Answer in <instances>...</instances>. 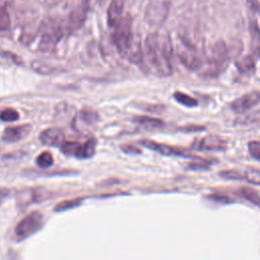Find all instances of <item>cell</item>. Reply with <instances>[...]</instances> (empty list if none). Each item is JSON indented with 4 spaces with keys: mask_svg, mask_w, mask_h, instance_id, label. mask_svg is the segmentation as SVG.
Instances as JSON below:
<instances>
[{
    "mask_svg": "<svg viewBox=\"0 0 260 260\" xmlns=\"http://www.w3.org/2000/svg\"><path fill=\"white\" fill-rule=\"evenodd\" d=\"M144 54L153 70L160 76L173 73V44L169 37L161 41L156 34H149L144 42Z\"/></svg>",
    "mask_w": 260,
    "mask_h": 260,
    "instance_id": "6da1fadb",
    "label": "cell"
},
{
    "mask_svg": "<svg viewBox=\"0 0 260 260\" xmlns=\"http://www.w3.org/2000/svg\"><path fill=\"white\" fill-rule=\"evenodd\" d=\"M229 64V52L226 45L222 41H217L211 49V56L207 63V69L204 74L208 77H214L222 72Z\"/></svg>",
    "mask_w": 260,
    "mask_h": 260,
    "instance_id": "7a4b0ae2",
    "label": "cell"
},
{
    "mask_svg": "<svg viewBox=\"0 0 260 260\" xmlns=\"http://www.w3.org/2000/svg\"><path fill=\"white\" fill-rule=\"evenodd\" d=\"M175 51L180 62L189 70H198L202 66L201 58L199 57L195 47L183 37H178L175 46Z\"/></svg>",
    "mask_w": 260,
    "mask_h": 260,
    "instance_id": "3957f363",
    "label": "cell"
},
{
    "mask_svg": "<svg viewBox=\"0 0 260 260\" xmlns=\"http://www.w3.org/2000/svg\"><path fill=\"white\" fill-rule=\"evenodd\" d=\"M132 32V21L129 16H123L114 26L113 41L118 51L124 56L134 40Z\"/></svg>",
    "mask_w": 260,
    "mask_h": 260,
    "instance_id": "277c9868",
    "label": "cell"
},
{
    "mask_svg": "<svg viewBox=\"0 0 260 260\" xmlns=\"http://www.w3.org/2000/svg\"><path fill=\"white\" fill-rule=\"evenodd\" d=\"M171 0H150L145 8L144 18L153 26L161 25L170 12Z\"/></svg>",
    "mask_w": 260,
    "mask_h": 260,
    "instance_id": "5b68a950",
    "label": "cell"
},
{
    "mask_svg": "<svg viewBox=\"0 0 260 260\" xmlns=\"http://www.w3.org/2000/svg\"><path fill=\"white\" fill-rule=\"evenodd\" d=\"M44 224V216L39 211L25 215L15 226V236L18 241H23L37 233Z\"/></svg>",
    "mask_w": 260,
    "mask_h": 260,
    "instance_id": "8992f818",
    "label": "cell"
},
{
    "mask_svg": "<svg viewBox=\"0 0 260 260\" xmlns=\"http://www.w3.org/2000/svg\"><path fill=\"white\" fill-rule=\"evenodd\" d=\"M53 196L52 192L44 188H25L17 193L16 203L20 208L48 200Z\"/></svg>",
    "mask_w": 260,
    "mask_h": 260,
    "instance_id": "52a82bcc",
    "label": "cell"
},
{
    "mask_svg": "<svg viewBox=\"0 0 260 260\" xmlns=\"http://www.w3.org/2000/svg\"><path fill=\"white\" fill-rule=\"evenodd\" d=\"M259 102L260 93L258 91H250L234 101L231 105V109L237 114H243L252 109Z\"/></svg>",
    "mask_w": 260,
    "mask_h": 260,
    "instance_id": "ba28073f",
    "label": "cell"
},
{
    "mask_svg": "<svg viewBox=\"0 0 260 260\" xmlns=\"http://www.w3.org/2000/svg\"><path fill=\"white\" fill-rule=\"evenodd\" d=\"M193 147L200 150H224L226 148V142L220 136L207 135L193 143Z\"/></svg>",
    "mask_w": 260,
    "mask_h": 260,
    "instance_id": "9c48e42d",
    "label": "cell"
},
{
    "mask_svg": "<svg viewBox=\"0 0 260 260\" xmlns=\"http://www.w3.org/2000/svg\"><path fill=\"white\" fill-rule=\"evenodd\" d=\"M30 130H31V126L28 124H21V125L7 127L3 132L2 140L9 143L22 140L29 134Z\"/></svg>",
    "mask_w": 260,
    "mask_h": 260,
    "instance_id": "30bf717a",
    "label": "cell"
},
{
    "mask_svg": "<svg viewBox=\"0 0 260 260\" xmlns=\"http://www.w3.org/2000/svg\"><path fill=\"white\" fill-rule=\"evenodd\" d=\"M40 140L48 146H61L65 141L64 132L60 128H49L40 134Z\"/></svg>",
    "mask_w": 260,
    "mask_h": 260,
    "instance_id": "8fae6325",
    "label": "cell"
},
{
    "mask_svg": "<svg viewBox=\"0 0 260 260\" xmlns=\"http://www.w3.org/2000/svg\"><path fill=\"white\" fill-rule=\"evenodd\" d=\"M140 143L151 149V150H154L160 154H164V155H181V156H191L189 155L188 153H185L183 150L181 149H178V148H175V147H172L170 145H167V144H162V143H158V142H155V141H152V140H148V139H144V140H141Z\"/></svg>",
    "mask_w": 260,
    "mask_h": 260,
    "instance_id": "7c38bea8",
    "label": "cell"
},
{
    "mask_svg": "<svg viewBox=\"0 0 260 260\" xmlns=\"http://www.w3.org/2000/svg\"><path fill=\"white\" fill-rule=\"evenodd\" d=\"M87 7H88V3L81 1L80 6H78L71 12L68 20V25H67L68 30H75L82 25L86 17Z\"/></svg>",
    "mask_w": 260,
    "mask_h": 260,
    "instance_id": "4fadbf2b",
    "label": "cell"
},
{
    "mask_svg": "<svg viewBox=\"0 0 260 260\" xmlns=\"http://www.w3.org/2000/svg\"><path fill=\"white\" fill-rule=\"evenodd\" d=\"M124 10V0H111L108 7V23L111 27H114L123 17Z\"/></svg>",
    "mask_w": 260,
    "mask_h": 260,
    "instance_id": "5bb4252c",
    "label": "cell"
},
{
    "mask_svg": "<svg viewBox=\"0 0 260 260\" xmlns=\"http://www.w3.org/2000/svg\"><path fill=\"white\" fill-rule=\"evenodd\" d=\"M95 145H96V141L95 139L91 138L89 140H87L86 142H84L83 144H80L75 156L78 158H89L91 157L94 152H95Z\"/></svg>",
    "mask_w": 260,
    "mask_h": 260,
    "instance_id": "9a60e30c",
    "label": "cell"
},
{
    "mask_svg": "<svg viewBox=\"0 0 260 260\" xmlns=\"http://www.w3.org/2000/svg\"><path fill=\"white\" fill-rule=\"evenodd\" d=\"M133 121L147 129H155L164 126V122L160 119L149 116H137L133 119Z\"/></svg>",
    "mask_w": 260,
    "mask_h": 260,
    "instance_id": "2e32d148",
    "label": "cell"
},
{
    "mask_svg": "<svg viewBox=\"0 0 260 260\" xmlns=\"http://www.w3.org/2000/svg\"><path fill=\"white\" fill-rule=\"evenodd\" d=\"M78 119L85 126H91L98 121V115L95 112L87 109H83L78 113Z\"/></svg>",
    "mask_w": 260,
    "mask_h": 260,
    "instance_id": "e0dca14e",
    "label": "cell"
},
{
    "mask_svg": "<svg viewBox=\"0 0 260 260\" xmlns=\"http://www.w3.org/2000/svg\"><path fill=\"white\" fill-rule=\"evenodd\" d=\"M240 195L242 197H244L245 199H247L248 201L252 202L255 205L260 206V195L258 194V192L252 188H248V187H244L239 191Z\"/></svg>",
    "mask_w": 260,
    "mask_h": 260,
    "instance_id": "ac0fdd59",
    "label": "cell"
},
{
    "mask_svg": "<svg viewBox=\"0 0 260 260\" xmlns=\"http://www.w3.org/2000/svg\"><path fill=\"white\" fill-rule=\"evenodd\" d=\"M236 65H237L238 69L241 72H249L252 69H254V67H255V60H254L253 56L248 55V56L240 59L239 61H237Z\"/></svg>",
    "mask_w": 260,
    "mask_h": 260,
    "instance_id": "d6986e66",
    "label": "cell"
},
{
    "mask_svg": "<svg viewBox=\"0 0 260 260\" xmlns=\"http://www.w3.org/2000/svg\"><path fill=\"white\" fill-rule=\"evenodd\" d=\"M174 99L179 104H181L185 107H195L198 104V102L194 98H192L184 92H181V91H176L174 93Z\"/></svg>",
    "mask_w": 260,
    "mask_h": 260,
    "instance_id": "ffe728a7",
    "label": "cell"
},
{
    "mask_svg": "<svg viewBox=\"0 0 260 260\" xmlns=\"http://www.w3.org/2000/svg\"><path fill=\"white\" fill-rule=\"evenodd\" d=\"M244 178L253 185L260 186V169L257 168H247L244 174Z\"/></svg>",
    "mask_w": 260,
    "mask_h": 260,
    "instance_id": "44dd1931",
    "label": "cell"
},
{
    "mask_svg": "<svg viewBox=\"0 0 260 260\" xmlns=\"http://www.w3.org/2000/svg\"><path fill=\"white\" fill-rule=\"evenodd\" d=\"M82 198H78V199H71V200H65V201H62L60 203H58L54 210L56 212H60V211H65L67 209H71V208H74L78 205H80V202H81Z\"/></svg>",
    "mask_w": 260,
    "mask_h": 260,
    "instance_id": "7402d4cb",
    "label": "cell"
},
{
    "mask_svg": "<svg viewBox=\"0 0 260 260\" xmlns=\"http://www.w3.org/2000/svg\"><path fill=\"white\" fill-rule=\"evenodd\" d=\"M53 155L49 151H44L37 157V165L41 168H49L53 165Z\"/></svg>",
    "mask_w": 260,
    "mask_h": 260,
    "instance_id": "603a6c76",
    "label": "cell"
},
{
    "mask_svg": "<svg viewBox=\"0 0 260 260\" xmlns=\"http://www.w3.org/2000/svg\"><path fill=\"white\" fill-rule=\"evenodd\" d=\"M258 122H260V111L245 115L237 120V123L242 124V125H248V124H253V123H258Z\"/></svg>",
    "mask_w": 260,
    "mask_h": 260,
    "instance_id": "cb8c5ba5",
    "label": "cell"
},
{
    "mask_svg": "<svg viewBox=\"0 0 260 260\" xmlns=\"http://www.w3.org/2000/svg\"><path fill=\"white\" fill-rule=\"evenodd\" d=\"M10 26V17L5 7L0 6V31L7 30Z\"/></svg>",
    "mask_w": 260,
    "mask_h": 260,
    "instance_id": "d4e9b609",
    "label": "cell"
},
{
    "mask_svg": "<svg viewBox=\"0 0 260 260\" xmlns=\"http://www.w3.org/2000/svg\"><path fill=\"white\" fill-rule=\"evenodd\" d=\"M80 143L76 141H69V142H63V144L60 146L61 150L67 154V155H75Z\"/></svg>",
    "mask_w": 260,
    "mask_h": 260,
    "instance_id": "484cf974",
    "label": "cell"
},
{
    "mask_svg": "<svg viewBox=\"0 0 260 260\" xmlns=\"http://www.w3.org/2000/svg\"><path fill=\"white\" fill-rule=\"evenodd\" d=\"M19 118V114L13 109H5L0 113V119L4 122H13Z\"/></svg>",
    "mask_w": 260,
    "mask_h": 260,
    "instance_id": "4316f807",
    "label": "cell"
},
{
    "mask_svg": "<svg viewBox=\"0 0 260 260\" xmlns=\"http://www.w3.org/2000/svg\"><path fill=\"white\" fill-rule=\"evenodd\" d=\"M248 150L252 157L260 160V141L253 140L248 143Z\"/></svg>",
    "mask_w": 260,
    "mask_h": 260,
    "instance_id": "83f0119b",
    "label": "cell"
},
{
    "mask_svg": "<svg viewBox=\"0 0 260 260\" xmlns=\"http://www.w3.org/2000/svg\"><path fill=\"white\" fill-rule=\"evenodd\" d=\"M220 176L225 179H232V180H240L242 176L235 171H223L220 173Z\"/></svg>",
    "mask_w": 260,
    "mask_h": 260,
    "instance_id": "f1b7e54d",
    "label": "cell"
},
{
    "mask_svg": "<svg viewBox=\"0 0 260 260\" xmlns=\"http://www.w3.org/2000/svg\"><path fill=\"white\" fill-rule=\"evenodd\" d=\"M210 162L208 160H204L202 159L201 161H195V162H191L189 168L191 169H206L208 167Z\"/></svg>",
    "mask_w": 260,
    "mask_h": 260,
    "instance_id": "f546056e",
    "label": "cell"
},
{
    "mask_svg": "<svg viewBox=\"0 0 260 260\" xmlns=\"http://www.w3.org/2000/svg\"><path fill=\"white\" fill-rule=\"evenodd\" d=\"M121 149L127 153H140V149L132 145H122Z\"/></svg>",
    "mask_w": 260,
    "mask_h": 260,
    "instance_id": "4dcf8cb0",
    "label": "cell"
},
{
    "mask_svg": "<svg viewBox=\"0 0 260 260\" xmlns=\"http://www.w3.org/2000/svg\"><path fill=\"white\" fill-rule=\"evenodd\" d=\"M9 194H10V190L9 189L0 187V204L9 196Z\"/></svg>",
    "mask_w": 260,
    "mask_h": 260,
    "instance_id": "1f68e13d",
    "label": "cell"
},
{
    "mask_svg": "<svg viewBox=\"0 0 260 260\" xmlns=\"http://www.w3.org/2000/svg\"><path fill=\"white\" fill-rule=\"evenodd\" d=\"M250 6L253 8V9H257L258 8V0H248Z\"/></svg>",
    "mask_w": 260,
    "mask_h": 260,
    "instance_id": "d6a6232c",
    "label": "cell"
}]
</instances>
